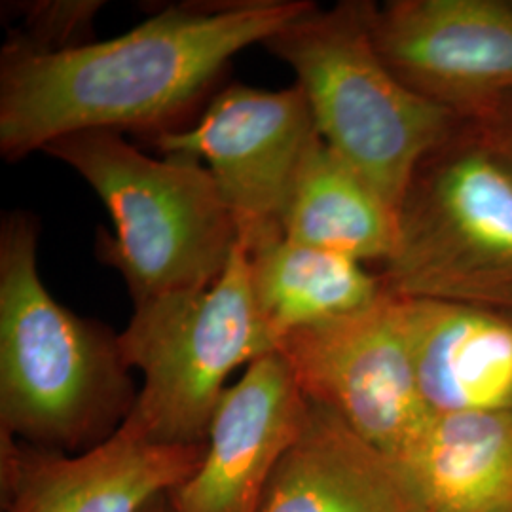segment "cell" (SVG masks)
Instances as JSON below:
<instances>
[{"mask_svg": "<svg viewBox=\"0 0 512 512\" xmlns=\"http://www.w3.org/2000/svg\"><path fill=\"white\" fill-rule=\"evenodd\" d=\"M306 0L184 2L128 33L59 52L4 46L0 154L18 162L78 131L183 129L236 55L310 8Z\"/></svg>", "mask_w": 512, "mask_h": 512, "instance_id": "6da1fadb", "label": "cell"}, {"mask_svg": "<svg viewBox=\"0 0 512 512\" xmlns=\"http://www.w3.org/2000/svg\"><path fill=\"white\" fill-rule=\"evenodd\" d=\"M139 391L109 327L59 304L38 272V220L0 222V435L80 454L112 437Z\"/></svg>", "mask_w": 512, "mask_h": 512, "instance_id": "7a4b0ae2", "label": "cell"}, {"mask_svg": "<svg viewBox=\"0 0 512 512\" xmlns=\"http://www.w3.org/2000/svg\"><path fill=\"white\" fill-rule=\"evenodd\" d=\"M69 165L107 207L114 236L97 251L116 268L133 304L213 285L238 245L232 213L202 160L152 158L124 133L90 129L42 150Z\"/></svg>", "mask_w": 512, "mask_h": 512, "instance_id": "3957f363", "label": "cell"}, {"mask_svg": "<svg viewBox=\"0 0 512 512\" xmlns=\"http://www.w3.org/2000/svg\"><path fill=\"white\" fill-rule=\"evenodd\" d=\"M374 10L311 4L262 46L293 69L319 137L399 213L420 165L446 137L450 109L385 65L372 37Z\"/></svg>", "mask_w": 512, "mask_h": 512, "instance_id": "277c9868", "label": "cell"}, {"mask_svg": "<svg viewBox=\"0 0 512 512\" xmlns=\"http://www.w3.org/2000/svg\"><path fill=\"white\" fill-rule=\"evenodd\" d=\"M118 338L129 368L143 374L128 420L147 439L177 446L205 444L228 378L275 351L239 243L213 285L133 304Z\"/></svg>", "mask_w": 512, "mask_h": 512, "instance_id": "5b68a950", "label": "cell"}, {"mask_svg": "<svg viewBox=\"0 0 512 512\" xmlns=\"http://www.w3.org/2000/svg\"><path fill=\"white\" fill-rule=\"evenodd\" d=\"M387 291L512 308V177L482 154L423 162L399 209Z\"/></svg>", "mask_w": 512, "mask_h": 512, "instance_id": "8992f818", "label": "cell"}, {"mask_svg": "<svg viewBox=\"0 0 512 512\" xmlns=\"http://www.w3.org/2000/svg\"><path fill=\"white\" fill-rule=\"evenodd\" d=\"M319 133L298 84L260 90L234 82L203 107L192 126L152 137L162 154L202 160L219 184L245 253L283 238L296 175Z\"/></svg>", "mask_w": 512, "mask_h": 512, "instance_id": "52a82bcc", "label": "cell"}, {"mask_svg": "<svg viewBox=\"0 0 512 512\" xmlns=\"http://www.w3.org/2000/svg\"><path fill=\"white\" fill-rule=\"evenodd\" d=\"M275 351L310 403L397 461L433 418L416 382L401 298L391 291L366 310L283 334Z\"/></svg>", "mask_w": 512, "mask_h": 512, "instance_id": "ba28073f", "label": "cell"}, {"mask_svg": "<svg viewBox=\"0 0 512 512\" xmlns=\"http://www.w3.org/2000/svg\"><path fill=\"white\" fill-rule=\"evenodd\" d=\"M308 410L310 401L277 351L253 361L222 393L200 467L167 494L175 511L262 512Z\"/></svg>", "mask_w": 512, "mask_h": 512, "instance_id": "9c48e42d", "label": "cell"}, {"mask_svg": "<svg viewBox=\"0 0 512 512\" xmlns=\"http://www.w3.org/2000/svg\"><path fill=\"white\" fill-rule=\"evenodd\" d=\"M0 439L4 512H143L194 475L205 454V444L147 439L129 420L80 454Z\"/></svg>", "mask_w": 512, "mask_h": 512, "instance_id": "30bf717a", "label": "cell"}, {"mask_svg": "<svg viewBox=\"0 0 512 512\" xmlns=\"http://www.w3.org/2000/svg\"><path fill=\"white\" fill-rule=\"evenodd\" d=\"M372 37L408 88L446 109L512 88V8L499 2H391L374 10Z\"/></svg>", "mask_w": 512, "mask_h": 512, "instance_id": "8fae6325", "label": "cell"}, {"mask_svg": "<svg viewBox=\"0 0 512 512\" xmlns=\"http://www.w3.org/2000/svg\"><path fill=\"white\" fill-rule=\"evenodd\" d=\"M399 298L416 382L433 416L512 410V323L458 302Z\"/></svg>", "mask_w": 512, "mask_h": 512, "instance_id": "7c38bea8", "label": "cell"}, {"mask_svg": "<svg viewBox=\"0 0 512 512\" xmlns=\"http://www.w3.org/2000/svg\"><path fill=\"white\" fill-rule=\"evenodd\" d=\"M262 512H427L397 459L310 403L302 433L275 469Z\"/></svg>", "mask_w": 512, "mask_h": 512, "instance_id": "4fadbf2b", "label": "cell"}, {"mask_svg": "<svg viewBox=\"0 0 512 512\" xmlns=\"http://www.w3.org/2000/svg\"><path fill=\"white\" fill-rule=\"evenodd\" d=\"M399 463L427 512H512V410L433 416Z\"/></svg>", "mask_w": 512, "mask_h": 512, "instance_id": "5bb4252c", "label": "cell"}, {"mask_svg": "<svg viewBox=\"0 0 512 512\" xmlns=\"http://www.w3.org/2000/svg\"><path fill=\"white\" fill-rule=\"evenodd\" d=\"M283 238L361 264H385L397 247L399 213L317 137L296 175L283 215Z\"/></svg>", "mask_w": 512, "mask_h": 512, "instance_id": "9a60e30c", "label": "cell"}, {"mask_svg": "<svg viewBox=\"0 0 512 512\" xmlns=\"http://www.w3.org/2000/svg\"><path fill=\"white\" fill-rule=\"evenodd\" d=\"M256 311L277 340L366 310L384 296V279L348 256L279 238L247 253Z\"/></svg>", "mask_w": 512, "mask_h": 512, "instance_id": "2e32d148", "label": "cell"}, {"mask_svg": "<svg viewBox=\"0 0 512 512\" xmlns=\"http://www.w3.org/2000/svg\"><path fill=\"white\" fill-rule=\"evenodd\" d=\"M12 8L21 27L12 29L4 46L29 52H59L92 42L95 14L103 2H19Z\"/></svg>", "mask_w": 512, "mask_h": 512, "instance_id": "e0dca14e", "label": "cell"}, {"mask_svg": "<svg viewBox=\"0 0 512 512\" xmlns=\"http://www.w3.org/2000/svg\"><path fill=\"white\" fill-rule=\"evenodd\" d=\"M143 512H177L175 511V507L171 505V501H169V495H160V497H156L150 505H148L147 509Z\"/></svg>", "mask_w": 512, "mask_h": 512, "instance_id": "ac0fdd59", "label": "cell"}]
</instances>
